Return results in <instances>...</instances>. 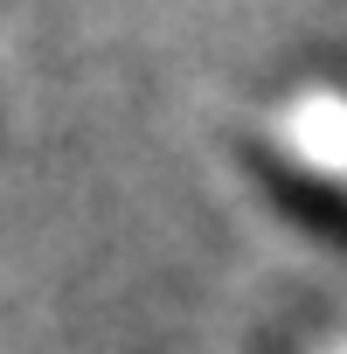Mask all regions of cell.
<instances>
[{
  "mask_svg": "<svg viewBox=\"0 0 347 354\" xmlns=\"http://www.w3.org/2000/svg\"><path fill=\"white\" fill-rule=\"evenodd\" d=\"M271 188H278V202H292V209H299L312 230H326V236H340V243H347V202H340L333 188L306 181V174H285V167L271 174Z\"/></svg>",
  "mask_w": 347,
  "mask_h": 354,
  "instance_id": "obj_1",
  "label": "cell"
}]
</instances>
